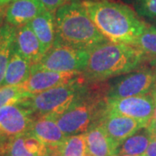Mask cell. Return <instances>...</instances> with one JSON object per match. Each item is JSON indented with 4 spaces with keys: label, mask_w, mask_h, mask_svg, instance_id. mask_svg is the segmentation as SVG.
Returning a JSON list of instances; mask_svg holds the SVG:
<instances>
[{
    "label": "cell",
    "mask_w": 156,
    "mask_h": 156,
    "mask_svg": "<svg viewBox=\"0 0 156 156\" xmlns=\"http://www.w3.org/2000/svg\"><path fill=\"white\" fill-rule=\"evenodd\" d=\"M85 10L103 37L115 44L136 45L147 24L129 6L109 0L83 1Z\"/></svg>",
    "instance_id": "6da1fadb"
},
{
    "label": "cell",
    "mask_w": 156,
    "mask_h": 156,
    "mask_svg": "<svg viewBox=\"0 0 156 156\" xmlns=\"http://www.w3.org/2000/svg\"><path fill=\"white\" fill-rule=\"evenodd\" d=\"M144 61L145 56L137 46L106 41L89 51L83 74L89 82L99 83L134 71Z\"/></svg>",
    "instance_id": "7a4b0ae2"
},
{
    "label": "cell",
    "mask_w": 156,
    "mask_h": 156,
    "mask_svg": "<svg viewBox=\"0 0 156 156\" xmlns=\"http://www.w3.org/2000/svg\"><path fill=\"white\" fill-rule=\"evenodd\" d=\"M55 42L90 51L108 41L90 19L82 2L68 3L56 11Z\"/></svg>",
    "instance_id": "3957f363"
},
{
    "label": "cell",
    "mask_w": 156,
    "mask_h": 156,
    "mask_svg": "<svg viewBox=\"0 0 156 156\" xmlns=\"http://www.w3.org/2000/svg\"><path fill=\"white\" fill-rule=\"evenodd\" d=\"M106 110V96L89 90L88 94L75 101L62 114L53 116L66 136L85 134L99 123Z\"/></svg>",
    "instance_id": "277c9868"
},
{
    "label": "cell",
    "mask_w": 156,
    "mask_h": 156,
    "mask_svg": "<svg viewBox=\"0 0 156 156\" xmlns=\"http://www.w3.org/2000/svg\"><path fill=\"white\" fill-rule=\"evenodd\" d=\"M90 89L79 77L69 83L31 95L22 104L32 113L34 117L47 115L57 116L88 94Z\"/></svg>",
    "instance_id": "5b68a950"
},
{
    "label": "cell",
    "mask_w": 156,
    "mask_h": 156,
    "mask_svg": "<svg viewBox=\"0 0 156 156\" xmlns=\"http://www.w3.org/2000/svg\"><path fill=\"white\" fill-rule=\"evenodd\" d=\"M89 51L55 42L37 64L39 67L58 72L83 73L86 69Z\"/></svg>",
    "instance_id": "8992f818"
},
{
    "label": "cell",
    "mask_w": 156,
    "mask_h": 156,
    "mask_svg": "<svg viewBox=\"0 0 156 156\" xmlns=\"http://www.w3.org/2000/svg\"><path fill=\"white\" fill-rule=\"evenodd\" d=\"M156 87V70L140 69L120 78L108 89L106 98L121 99L151 93Z\"/></svg>",
    "instance_id": "52a82bcc"
},
{
    "label": "cell",
    "mask_w": 156,
    "mask_h": 156,
    "mask_svg": "<svg viewBox=\"0 0 156 156\" xmlns=\"http://www.w3.org/2000/svg\"><path fill=\"white\" fill-rule=\"evenodd\" d=\"M106 108L147 126L154 116V100L152 93L121 99L106 98Z\"/></svg>",
    "instance_id": "ba28073f"
},
{
    "label": "cell",
    "mask_w": 156,
    "mask_h": 156,
    "mask_svg": "<svg viewBox=\"0 0 156 156\" xmlns=\"http://www.w3.org/2000/svg\"><path fill=\"white\" fill-rule=\"evenodd\" d=\"M80 75L82 73L48 70L39 67L37 64H32L29 78L18 86L24 92L36 95L63 84L69 83L80 77Z\"/></svg>",
    "instance_id": "9c48e42d"
},
{
    "label": "cell",
    "mask_w": 156,
    "mask_h": 156,
    "mask_svg": "<svg viewBox=\"0 0 156 156\" xmlns=\"http://www.w3.org/2000/svg\"><path fill=\"white\" fill-rule=\"evenodd\" d=\"M35 117L22 102L0 108V134L7 139L30 131Z\"/></svg>",
    "instance_id": "30bf717a"
},
{
    "label": "cell",
    "mask_w": 156,
    "mask_h": 156,
    "mask_svg": "<svg viewBox=\"0 0 156 156\" xmlns=\"http://www.w3.org/2000/svg\"><path fill=\"white\" fill-rule=\"evenodd\" d=\"M99 124L105 129L117 147L124 140L135 133L139 128L144 127L134 119L108 110L107 108L99 121Z\"/></svg>",
    "instance_id": "8fae6325"
},
{
    "label": "cell",
    "mask_w": 156,
    "mask_h": 156,
    "mask_svg": "<svg viewBox=\"0 0 156 156\" xmlns=\"http://www.w3.org/2000/svg\"><path fill=\"white\" fill-rule=\"evenodd\" d=\"M30 132L40 140L50 152H58L67 137L57 125L55 118L50 115L36 117Z\"/></svg>",
    "instance_id": "7c38bea8"
},
{
    "label": "cell",
    "mask_w": 156,
    "mask_h": 156,
    "mask_svg": "<svg viewBox=\"0 0 156 156\" xmlns=\"http://www.w3.org/2000/svg\"><path fill=\"white\" fill-rule=\"evenodd\" d=\"M46 11L39 0H15L6 8V23L18 28L28 24Z\"/></svg>",
    "instance_id": "4fadbf2b"
},
{
    "label": "cell",
    "mask_w": 156,
    "mask_h": 156,
    "mask_svg": "<svg viewBox=\"0 0 156 156\" xmlns=\"http://www.w3.org/2000/svg\"><path fill=\"white\" fill-rule=\"evenodd\" d=\"M14 48L31 65L38 63L45 55L37 37L28 24L17 28Z\"/></svg>",
    "instance_id": "5bb4252c"
},
{
    "label": "cell",
    "mask_w": 156,
    "mask_h": 156,
    "mask_svg": "<svg viewBox=\"0 0 156 156\" xmlns=\"http://www.w3.org/2000/svg\"><path fill=\"white\" fill-rule=\"evenodd\" d=\"M88 156H117V147L101 124L85 133Z\"/></svg>",
    "instance_id": "9a60e30c"
},
{
    "label": "cell",
    "mask_w": 156,
    "mask_h": 156,
    "mask_svg": "<svg viewBox=\"0 0 156 156\" xmlns=\"http://www.w3.org/2000/svg\"><path fill=\"white\" fill-rule=\"evenodd\" d=\"M28 25L37 37L46 54L56 40V21L53 13L48 11H44L29 23Z\"/></svg>",
    "instance_id": "2e32d148"
},
{
    "label": "cell",
    "mask_w": 156,
    "mask_h": 156,
    "mask_svg": "<svg viewBox=\"0 0 156 156\" xmlns=\"http://www.w3.org/2000/svg\"><path fill=\"white\" fill-rule=\"evenodd\" d=\"M31 64L23 57L13 46L11 58L1 86H18L23 83L30 75Z\"/></svg>",
    "instance_id": "e0dca14e"
},
{
    "label": "cell",
    "mask_w": 156,
    "mask_h": 156,
    "mask_svg": "<svg viewBox=\"0 0 156 156\" xmlns=\"http://www.w3.org/2000/svg\"><path fill=\"white\" fill-rule=\"evenodd\" d=\"M152 140V134L148 126L139 128L117 147L118 155L143 156Z\"/></svg>",
    "instance_id": "ac0fdd59"
},
{
    "label": "cell",
    "mask_w": 156,
    "mask_h": 156,
    "mask_svg": "<svg viewBox=\"0 0 156 156\" xmlns=\"http://www.w3.org/2000/svg\"><path fill=\"white\" fill-rule=\"evenodd\" d=\"M17 27L7 23L0 26V87L4 81L6 69L14 46Z\"/></svg>",
    "instance_id": "d6986e66"
},
{
    "label": "cell",
    "mask_w": 156,
    "mask_h": 156,
    "mask_svg": "<svg viewBox=\"0 0 156 156\" xmlns=\"http://www.w3.org/2000/svg\"><path fill=\"white\" fill-rule=\"evenodd\" d=\"M61 156H88L85 134L68 136L58 149Z\"/></svg>",
    "instance_id": "ffe728a7"
},
{
    "label": "cell",
    "mask_w": 156,
    "mask_h": 156,
    "mask_svg": "<svg viewBox=\"0 0 156 156\" xmlns=\"http://www.w3.org/2000/svg\"><path fill=\"white\" fill-rule=\"evenodd\" d=\"M135 46L143 52L146 60L156 62V27L147 25Z\"/></svg>",
    "instance_id": "44dd1931"
},
{
    "label": "cell",
    "mask_w": 156,
    "mask_h": 156,
    "mask_svg": "<svg viewBox=\"0 0 156 156\" xmlns=\"http://www.w3.org/2000/svg\"><path fill=\"white\" fill-rule=\"evenodd\" d=\"M30 94L24 92L19 86H1L0 87V108L3 107L20 103L28 99Z\"/></svg>",
    "instance_id": "7402d4cb"
},
{
    "label": "cell",
    "mask_w": 156,
    "mask_h": 156,
    "mask_svg": "<svg viewBox=\"0 0 156 156\" xmlns=\"http://www.w3.org/2000/svg\"><path fill=\"white\" fill-rule=\"evenodd\" d=\"M24 134L7 140L3 156H35L25 146Z\"/></svg>",
    "instance_id": "603a6c76"
},
{
    "label": "cell",
    "mask_w": 156,
    "mask_h": 156,
    "mask_svg": "<svg viewBox=\"0 0 156 156\" xmlns=\"http://www.w3.org/2000/svg\"><path fill=\"white\" fill-rule=\"evenodd\" d=\"M134 7L139 15L156 20V0H135Z\"/></svg>",
    "instance_id": "cb8c5ba5"
},
{
    "label": "cell",
    "mask_w": 156,
    "mask_h": 156,
    "mask_svg": "<svg viewBox=\"0 0 156 156\" xmlns=\"http://www.w3.org/2000/svg\"><path fill=\"white\" fill-rule=\"evenodd\" d=\"M45 9L50 12H55L62 6L69 3V0H39Z\"/></svg>",
    "instance_id": "d4e9b609"
},
{
    "label": "cell",
    "mask_w": 156,
    "mask_h": 156,
    "mask_svg": "<svg viewBox=\"0 0 156 156\" xmlns=\"http://www.w3.org/2000/svg\"><path fill=\"white\" fill-rule=\"evenodd\" d=\"M143 156H156V139L152 138Z\"/></svg>",
    "instance_id": "484cf974"
},
{
    "label": "cell",
    "mask_w": 156,
    "mask_h": 156,
    "mask_svg": "<svg viewBox=\"0 0 156 156\" xmlns=\"http://www.w3.org/2000/svg\"><path fill=\"white\" fill-rule=\"evenodd\" d=\"M151 93L154 96V116L152 119V122L154 123L156 127V89H154Z\"/></svg>",
    "instance_id": "4316f807"
},
{
    "label": "cell",
    "mask_w": 156,
    "mask_h": 156,
    "mask_svg": "<svg viewBox=\"0 0 156 156\" xmlns=\"http://www.w3.org/2000/svg\"><path fill=\"white\" fill-rule=\"evenodd\" d=\"M6 6H3V7H0V25L3 22L4 18L5 17V12H6Z\"/></svg>",
    "instance_id": "83f0119b"
},
{
    "label": "cell",
    "mask_w": 156,
    "mask_h": 156,
    "mask_svg": "<svg viewBox=\"0 0 156 156\" xmlns=\"http://www.w3.org/2000/svg\"><path fill=\"white\" fill-rule=\"evenodd\" d=\"M6 142L5 143H0V156H3L4 154V148H5V145Z\"/></svg>",
    "instance_id": "f1b7e54d"
},
{
    "label": "cell",
    "mask_w": 156,
    "mask_h": 156,
    "mask_svg": "<svg viewBox=\"0 0 156 156\" xmlns=\"http://www.w3.org/2000/svg\"><path fill=\"white\" fill-rule=\"evenodd\" d=\"M9 1L8 0H0V7H3V6H6L7 5H9Z\"/></svg>",
    "instance_id": "f546056e"
},
{
    "label": "cell",
    "mask_w": 156,
    "mask_h": 156,
    "mask_svg": "<svg viewBox=\"0 0 156 156\" xmlns=\"http://www.w3.org/2000/svg\"><path fill=\"white\" fill-rule=\"evenodd\" d=\"M7 138H5V136H3L2 134H0V143H5L7 141Z\"/></svg>",
    "instance_id": "4dcf8cb0"
},
{
    "label": "cell",
    "mask_w": 156,
    "mask_h": 156,
    "mask_svg": "<svg viewBox=\"0 0 156 156\" xmlns=\"http://www.w3.org/2000/svg\"><path fill=\"white\" fill-rule=\"evenodd\" d=\"M46 156H61L59 154L58 152H50V154H48Z\"/></svg>",
    "instance_id": "1f68e13d"
},
{
    "label": "cell",
    "mask_w": 156,
    "mask_h": 156,
    "mask_svg": "<svg viewBox=\"0 0 156 156\" xmlns=\"http://www.w3.org/2000/svg\"><path fill=\"white\" fill-rule=\"evenodd\" d=\"M9 1V3H11V2H13V1H15V0H8Z\"/></svg>",
    "instance_id": "d6a6232c"
},
{
    "label": "cell",
    "mask_w": 156,
    "mask_h": 156,
    "mask_svg": "<svg viewBox=\"0 0 156 156\" xmlns=\"http://www.w3.org/2000/svg\"><path fill=\"white\" fill-rule=\"evenodd\" d=\"M118 156H134V155H118Z\"/></svg>",
    "instance_id": "836d02e7"
},
{
    "label": "cell",
    "mask_w": 156,
    "mask_h": 156,
    "mask_svg": "<svg viewBox=\"0 0 156 156\" xmlns=\"http://www.w3.org/2000/svg\"><path fill=\"white\" fill-rule=\"evenodd\" d=\"M155 70H156V69H155ZM156 89V87H155V89Z\"/></svg>",
    "instance_id": "e575fe53"
}]
</instances>
